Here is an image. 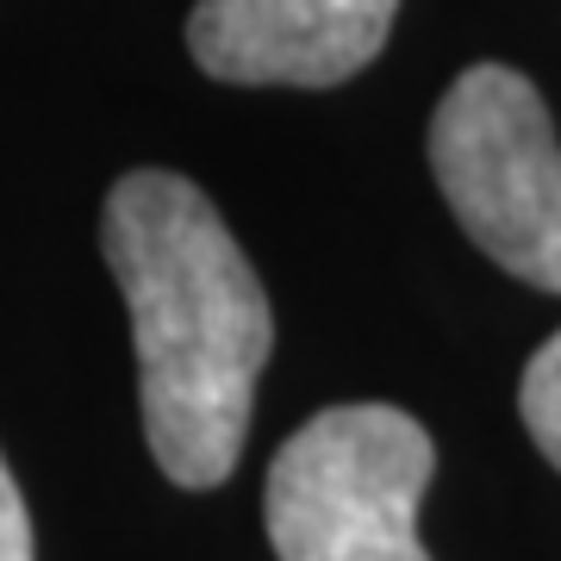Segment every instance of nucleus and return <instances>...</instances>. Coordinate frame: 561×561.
I'll list each match as a JSON object with an SVG mask.
<instances>
[{
    "instance_id": "nucleus-2",
    "label": "nucleus",
    "mask_w": 561,
    "mask_h": 561,
    "mask_svg": "<svg viewBox=\"0 0 561 561\" xmlns=\"http://www.w3.org/2000/svg\"><path fill=\"white\" fill-rule=\"evenodd\" d=\"M431 474L437 443L400 405L356 400L306 419L262 486L275 561H431L419 542Z\"/></svg>"
},
{
    "instance_id": "nucleus-3",
    "label": "nucleus",
    "mask_w": 561,
    "mask_h": 561,
    "mask_svg": "<svg viewBox=\"0 0 561 561\" xmlns=\"http://www.w3.org/2000/svg\"><path fill=\"white\" fill-rule=\"evenodd\" d=\"M431 175L505 275L561 294V144L518 69L474 62L449 81L431 113Z\"/></svg>"
},
{
    "instance_id": "nucleus-4",
    "label": "nucleus",
    "mask_w": 561,
    "mask_h": 561,
    "mask_svg": "<svg viewBox=\"0 0 561 561\" xmlns=\"http://www.w3.org/2000/svg\"><path fill=\"white\" fill-rule=\"evenodd\" d=\"M400 0H194L187 50L231 88H337L381 57Z\"/></svg>"
},
{
    "instance_id": "nucleus-5",
    "label": "nucleus",
    "mask_w": 561,
    "mask_h": 561,
    "mask_svg": "<svg viewBox=\"0 0 561 561\" xmlns=\"http://www.w3.org/2000/svg\"><path fill=\"white\" fill-rule=\"evenodd\" d=\"M518 412H524L530 443H537L542 456H549V468L561 474V331L542 343L537 356H530V368H524Z\"/></svg>"
},
{
    "instance_id": "nucleus-6",
    "label": "nucleus",
    "mask_w": 561,
    "mask_h": 561,
    "mask_svg": "<svg viewBox=\"0 0 561 561\" xmlns=\"http://www.w3.org/2000/svg\"><path fill=\"white\" fill-rule=\"evenodd\" d=\"M0 561H32V518H25L20 481L0 456Z\"/></svg>"
},
{
    "instance_id": "nucleus-1",
    "label": "nucleus",
    "mask_w": 561,
    "mask_h": 561,
    "mask_svg": "<svg viewBox=\"0 0 561 561\" xmlns=\"http://www.w3.org/2000/svg\"><path fill=\"white\" fill-rule=\"evenodd\" d=\"M101 250L131 312L150 456L175 486L231 481L275 319L219 206L175 169H131L106 194Z\"/></svg>"
}]
</instances>
